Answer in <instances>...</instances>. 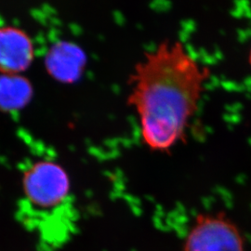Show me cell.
Masks as SVG:
<instances>
[{
	"label": "cell",
	"instance_id": "obj_5",
	"mask_svg": "<svg viewBox=\"0 0 251 251\" xmlns=\"http://www.w3.org/2000/svg\"><path fill=\"white\" fill-rule=\"evenodd\" d=\"M85 57L76 46L61 43L54 46L46 58L49 73L63 82L75 80L83 68Z\"/></svg>",
	"mask_w": 251,
	"mask_h": 251
},
{
	"label": "cell",
	"instance_id": "obj_6",
	"mask_svg": "<svg viewBox=\"0 0 251 251\" xmlns=\"http://www.w3.org/2000/svg\"><path fill=\"white\" fill-rule=\"evenodd\" d=\"M30 82L21 75H0V109L17 110L26 105L32 97Z\"/></svg>",
	"mask_w": 251,
	"mask_h": 251
},
{
	"label": "cell",
	"instance_id": "obj_1",
	"mask_svg": "<svg viewBox=\"0 0 251 251\" xmlns=\"http://www.w3.org/2000/svg\"><path fill=\"white\" fill-rule=\"evenodd\" d=\"M209 68L179 40H165L135 65L127 104L139 119L142 142L152 152H170L186 142Z\"/></svg>",
	"mask_w": 251,
	"mask_h": 251
},
{
	"label": "cell",
	"instance_id": "obj_2",
	"mask_svg": "<svg viewBox=\"0 0 251 251\" xmlns=\"http://www.w3.org/2000/svg\"><path fill=\"white\" fill-rule=\"evenodd\" d=\"M23 191L29 205L49 212L62 206L69 197L70 179L63 167L41 160L31 165L23 176Z\"/></svg>",
	"mask_w": 251,
	"mask_h": 251
},
{
	"label": "cell",
	"instance_id": "obj_3",
	"mask_svg": "<svg viewBox=\"0 0 251 251\" xmlns=\"http://www.w3.org/2000/svg\"><path fill=\"white\" fill-rule=\"evenodd\" d=\"M183 251H245L243 236L225 216L198 215L185 238Z\"/></svg>",
	"mask_w": 251,
	"mask_h": 251
},
{
	"label": "cell",
	"instance_id": "obj_4",
	"mask_svg": "<svg viewBox=\"0 0 251 251\" xmlns=\"http://www.w3.org/2000/svg\"><path fill=\"white\" fill-rule=\"evenodd\" d=\"M35 58V47L26 32L17 26L0 25V73L21 75Z\"/></svg>",
	"mask_w": 251,
	"mask_h": 251
},
{
	"label": "cell",
	"instance_id": "obj_7",
	"mask_svg": "<svg viewBox=\"0 0 251 251\" xmlns=\"http://www.w3.org/2000/svg\"><path fill=\"white\" fill-rule=\"evenodd\" d=\"M249 63H250V65H251V50H250V52H249Z\"/></svg>",
	"mask_w": 251,
	"mask_h": 251
}]
</instances>
